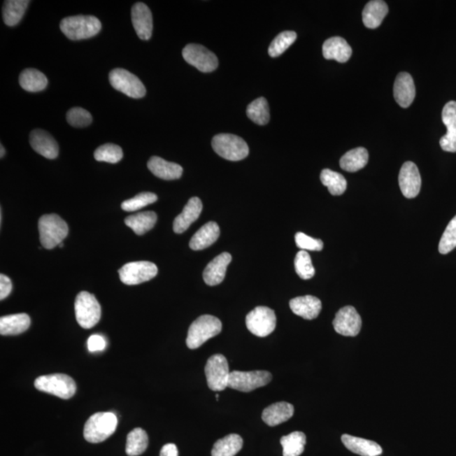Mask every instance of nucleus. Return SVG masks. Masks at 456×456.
Masks as SVG:
<instances>
[{
  "instance_id": "obj_1",
  "label": "nucleus",
  "mask_w": 456,
  "mask_h": 456,
  "mask_svg": "<svg viewBox=\"0 0 456 456\" xmlns=\"http://www.w3.org/2000/svg\"><path fill=\"white\" fill-rule=\"evenodd\" d=\"M60 29L69 39L83 40L99 34L101 24L93 15L69 16L60 22Z\"/></svg>"
},
{
  "instance_id": "obj_2",
  "label": "nucleus",
  "mask_w": 456,
  "mask_h": 456,
  "mask_svg": "<svg viewBox=\"0 0 456 456\" xmlns=\"http://www.w3.org/2000/svg\"><path fill=\"white\" fill-rule=\"evenodd\" d=\"M40 242L46 250H52L67 237L69 227L59 215L48 214L39 219Z\"/></svg>"
},
{
  "instance_id": "obj_3",
  "label": "nucleus",
  "mask_w": 456,
  "mask_h": 456,
  "mask_svg": "<svg viewBox=\"0 0 456 456\" xmlns=\"http://www.w3.org/2000/svg\"><path fill=\"white\" fill-rule=\"evenodd\" d=\"M222 324L218 318L205 315L199 316L191 324L186 344L190 349H197L218 334L221 333Z\"/></svg>"
},
{
  "instance_id": "obj_4",
  "label": "nucleus",
  "mask_w": 456,
  "mask_h": 456,
  "mask_svg": "<svg viewBox=\"0 0 456 456\" xmlns=\"http://www.w3.org/2000/svg\"><path fill=\"white\" fill-rule=\"evenodd\" d=\"M117 426V418L113 413H97L92 415L84 427L85 441L92 443H101L113 434Z\"/></svg>"
},
{
  "instance_id": "obj_5",
  "label": "nucleus",
  "mask_w": 456,
  "mask_h": 456,
  "mask_svg": "<svg viewBox=\"0 0 456 456\" xmlns=\"http://www.w3.org/2000/svg\"><path fill=\"white\" fill-rule=\"evenodd\" d=\"M35 387L40 392L54 394L64 400L74 397L76 392L75 380L64 373L40 376L35 380Z\"/></svg>"
},
{
  "instance_id": "obj_6",
  "label": "nucleus",
  "mask_w": 456,
  "mask_h": 456,
  "mask_svg": "<svg viewBox=\"0 0 456 456\" xmlns=\"http://www.w3.org/2000/svg\"><path fill=\"white\" fill-rule=\"evenodd\" d=\"M211 145L220 157L228 161H241L250 153L246 142L235 134H218L213 138Z\"/></svg>"
},
{
  "instance_id": "obj_7",
  "label": "nucleus",
  "mask_w": 456,
  "mask_h": 456,
  "mask_svg": "<svg viewBox=\"0 0 456 456\" xmlns=\"http://www.w3.org/2000/svg\"><path fill=\"white\" fill-rule=\"evenodd\" d=\"M75 311L77 322L84 329H91L99 322L101 306L95 296L81 292L76 297Z\"/></svg>"
},
{
  "instance_id": "obj_8",
  "label": "nucleus",
  "mask_w": 456,
  "mask_h": 456,
  "mask_svg": "<svg viewBox=\"0 0 456 456\" xmlns=\"http://www.w3.org/2000/svg\"><path fill=\"white\" fill-rule=\"evenodd\" d=\"M205 373L207 385L213 392H222L228 387L231 372L227 358L222 354H215L209 358Z\"/></svg>"
},
{
  "instance_id": "obj_9",
  "label": "nucleus",
  "mask_w": 456,
  "mask_h": 456,
  "mask_svg": "<svg viewBox=\"0 0 456 456\" xmlns=\"http://www.w3.org/2000/svg\"><path fill=\"white\" fill-rule=\"evenodd\" d=\"M109 81L114 89L132 99H141L145 95L146 90L141 80L124 69H114L110 72Z\"/></svg>"
},
{
  "instance_id": "obj_10",
  "label": "nucleus",
  "mask_w": 456,
  "mask_h": 456,
  "mask_svg": "<svg viewBox=\"0 0 456 456\" xmlns=\"http://www.w3.org/2000/svg\"><path fill=\"white\" fill-rule=\"evenodd\" d=\"M271 380V373L264 370L250 372L233 371L230 373L228 387L238 392H251L260 387L266 386Z\"/></svg>"
},
{
  "instance_id": "obj_11",
  "label": "nucleus",
  "mask_w": 456,
  "mask_h": 456,
  "mask_svg": "<svg viewBox=\"0 0 456 456\" xmlns=\"http://www.w3.org/2000/svg\"><path fill=\"white\" fill-rule=\"evenodd\" d=\"M246 327L252 334L266 337L275 331L276 317L274 311L268 307H256L246 316Z\"/></svg>"
},
{
  "instance_id": "obj_12",
  "label": "nucleus",
  "mask_w": 456,
  "mask_h": 456,
  "mask_svg": "<svg viewBox=\"0 0 456 456\" xmlns=\"http://www.w3.org/2000/svg\"><path fill=\"white\" fill-rule=\"evenodd\" d=\"M156 264L149 262H136L124 264L119 271L121 282L129 286L141 284L157 275Z\"/></svg>"
},
{
  "instance_id": "obj_13",
  "label": "nucleus",
  "mask_w": 456,
  "mask_h": 456,
  "mask_svg": "<svg viewBox=\"0 0 456 456\" xmlns=\"http://www.w3.org/2000/svg\"><path fill=\"white\" fill-rule=\"evenodd\" d=\"M183 57L187 63L204 73L213 72L218 67V57L199 44H188L183 50Z\"/></svg>"
},
{
  "instance_id": "obj_14",
  "label": "nucleus",
  "mask_w": 456,
  "mask_h": 456,
  "mask_svg": "<svg viewBox=\"0 0 456 456\" xmlns=\"http://www.w3.org/2000/svg\"><path fill=\"white\" fill-rule=\"evenodd\" d=\"M333 327L341 336H356L361 331L362 319L355 308L345 306L336 313Z\"/></svg>"
},
{
  "instance_id": "obj_15",
  "label": "nucleus",
  "mask_w": 456,
  "mask_h": 456,
  "mask_svg": "<svg viewBox=\"0 0 456 456\" xmlns=\"http://www.w3.org/2000/svg\"><path fill=\"white\" fill-rule=\"evenodd\" d=\"M399 185L403 195L407 199L417 197L420 192L422 180L416 164L406 162L401 166L399 174Z\"/></svg>"
},
{
  "instance_id": "obj_16",
  "label": "nucleus",
  "mask_w": 456,
  "mask_h": 456,
  "mask_svg": "<svg viewBox=\"0 0 456 456\" xmlns=\"http://www.w3.org/2000/svg\"><path fill=\"white\" fill-rule=\"evenodd\" d=\"M131 20L136 34L142 40L152 38L153 19L152 11L144 3H134L131 10Z\"/></svg>"
},
{
  "instance_id": "obj_17",
  "label": "nucleus",
  "mask_w": 456,
  "mask_h": 456,
  "mask_svg": "<svg viewBox=\"0 0 456 456\" xmlns=\"http://www.w3.org/2000/svg\"><path fill=\"white\" fill-rule=\"evenodd\" d=\"M442 120L447 128V133L443 136L439 144L447 152H456V101H450L445 105L442 111Z\"/></svg>"
},
{
  "instance_id": "obj_18",
  "label": "nucleus",
  "mask_w": 456,
  "mask_h": 456,
  "mask_svg": "<svg viewBox=\"0 0 456 456\" xmlns=\"http://www.w3.org/2000/svg\"><path fill=\"white\" fill-rule=\"evenodd\" d=\"M30 144L32 149L48 159H55L59 156V145L54 137L43 129H34L30 134Z\"/></svg>"
},
{
  "instance_id": "obj_19",
  "label": "nucleus",
  "mask_w": 456,
  "mask_h": 456,
  "mask_svg": "<svg viewBox=\"0 0 456 456\" xmlns=\"http://www.w3.org/2000/svg\"><path fill=\"white\" fill-rule=\"evenodd\" d=\"M394 97L401 108H408L416 97V88L412 76L401 72L397 77L394 84Z\"/></svg>"
},
{
  "instance_id": "obj_20",
  "label": "nucleus",
  "mask_w": 456,
  "mask_h": 456,
  "mask_svg": "<svg viewBox=\"0 0 456 456\" xmlns=\"http://www.w3.org/2000/svg\"><path fill=\"white\" fill-rule=\"evenodd\" d=\"M231 262L229 253L219 255L207 264L204 271L203 278L208 286H217L225 278L228 264Z\"/></svg>"
},
{
  "instance_id": "obj_21",
  "label": "nucleus",
  "mask_w": 456,
  "mask_h": 456,
  "mask_svg": "<svg viewBox=\"0 0 456 456\" xmlns=\"http://www.w3.org/2000/svg\"><path fill=\"white\" fill-rule=\"evenodd\" d=\"M202 209L203 205L201 199L197 197L191 198L182 213L174 220V233L177 234L185 233L191 224L199 218Z\"/></svg>"
},
{
  "instance_id": "obj_22",
  "label": "nucleus",
  "mask_w": 456,
  "mask_h": 456,
  "mask_svg": "<svg viewBox=\"0 0 456 456\" xmlns=\"http://www.w3.org/2000/svg\"><path fill=\"white\" fill-rule=\"evenodd\" d=\"M289 305L295 315L308 320L316 319L322 309L321 301L316 297L311 295L293 299Z\"/></svg>"
},
{
  "instance_id": "obj_23",
  "label": "nucleus",
  "mask_w": 456,
  "mask_h": 456,
  "mask_svg": "<svg viewBox=\"0 0 456 456\" xmlns=\"http://www.w3.org/2000/svg\"><path fill=\"white\" fill-rule=\"evenodd\" d=\"M352 54V48L341 36H334L323 44L325 59L336 60L339 63L348 62Z\"/></svg>"
},
{
  "instance_id": "obj_24",
  "label": "nucleus",
  "mask_w": 456,
  "mask_h": 456,
  "mask_svg": "<svg viewBox=\"0 0 456 456\" xmlns=\"http://www.w3.org/2000/svg\"><path fill=\"white\" fill-rule=\"evenodd\" d=\"M148 166L155 176L164 180L180 178L183 174V168L180 165L166 161L159 157H150Z\"/></svg>"
},
{
  "instance_id": "obj_25",
  "label": "nucleus",
  "mask_w": 456,
  "mask_h": 456,
  "mask_svg": "<svg viewBox=\"0 0 456 456\" xmlns=\"http://www.w3.org/2000/svg\"><path fill=\"white\" fill-rule=\"evenodd\" d=\"M294 414V407L290 403L278 402L266 407L262 413V419L267 425L278 426L287 422Z\"/></svg>"
},
{
  "instance_id": "obj_26",
  "label": "nucleus",
  "mask_w": 456,
  "mask_h": 456,
  "mask_svg": "<svg viewBox=\"0 0 456 456\" xmlns=\"http://www.w3.org/2000/svg\"><path fill=\"white\" fill-rule=\"evenodd\" d=\"M341 441L350 451L361 456H378L382 454V448L377 443L368 439L342 435Z\"/></svg>"
},
{
  "instance_id": "obj_27",
  "label": "nucleus",
  "mask_w": 456,
  "mask_h": 456,
  "mask_svg": "<svg viewBox=\"0 0 456 456\" xmlns=\"http://www.w3.org/2000/svg\"><path fill=\"white\" fill-rule=\"evenodd\" d=\"M220 236V228L218 224L215 222H210L205 224L201 229H199L190 242V247L193 250H202L208 248L217 240Z\"/></svg>"
},
{
  "instance_id": "obj_28",
  "label": "nucleus",
  "mask_w": 456,
  "mask_h": 456,
  "mask_svg": "<svg viewBox=\"0 0 456 456\" xmlns=\"http://www.w3.org/2000/svg\"><path fill=\"white\" fill-rule=\"evenodd\" d=\"M31 325L27 313H16L0 318V334L2 336H16L27 331Z\"/></svg>"
},
{
  "instance_id": "obj_29",
  "label": "nucleus",
  "mask_w": 456,
  "mask_h": 456,
  "mask_svg": "<svg viewBox=\"0 0 456 456\" xmlns=\"http://www.w3.org/2000/svg\"><path fill=\"white\" fill-rule=\"evenodd\" d=\"M388 12L389 8L385 2L381 0H373L364 7L362 11V22L369 29H376L381 25Z\"/></svg>"
},
{
  "instance_id": "obj_30",
  "label": "nucleus",
  "mask_w": 456,
  "mask_h": 456,
  "mask_svg": "<svg viewBox=\"0 0 456 456\" xmlns=\"http://www.w3.org/2000/svg\"><path fill=\"white\" fill-rule=\"evenodd\" d=\"M369 162V152L367 149L357 148L349 150L341 158L340 166L341 169L349 173H355L364 168Z\"/></svg>"
},
{
  "instance_id": "obj_31",
  "label": "nucleus",
  "mask_w": 456,
  "mask_h": 456,
  "mask_svg": "<svg viewBox=\"0 0 456 456\" xmlns=\"http://www.w3.org/2000/svg\"><path fill=\"white\" fill-rule=\"evenodd\" d=\"M157 221V215L154 211H145L129 215L125 218L124 223L137 235H143L152 230Z\"/></svg>"
},
{
  "instance_id": "obj_32",
  "label": "nucleus",
  "mask_w": 456,
  "mask_h": 456,
  "mask_svg": "<svg viewBox=\"0 0 456 456\" xmlns=\"http://www.w3.org/2000/svg\"><path fill=\"white\" fill-rule=\"evenodd\" d=\"M19 83L25 91L38 92L47 87L48 81L42 72L35 69H27L20 73Z\"/></svg>"
},
{
  "instance_id": "obj_33",
  "label": "nucleus",
  "mask_w": 456,
  "mask_h": 456,
  "mask_svg": "<svg viewBox=\"0 0 456 456\" xmlns=\"http://www.w3.org/2000/svg\"><path fill=\"white\" fill-rule=\"evenodd\" d=\"M243 439L240 435L231 434L215 443L211 455L234 456L243 448Z\"/></svg>"
},
{
  "instance_id": "obj_34",
  "label": "nucleus",
  "mask_w": 456,
  "mask_h": 456,
  "mask_svg": "<svg viewBox=\"0 0 456 456\" xmlns=\"http://www.w3.org/2000/svg\"><path fill=\"white\" fill-rule=\"evenodd\" d=\"M27 0H7L3 3V19L7 26L14 27L22 20L29 6Z\"/></svg>"
},
{
  "instance_id": "obj_35",
  "label": "nucleus",
  "mask_w": 456,
  "mask_h": 456,
  "mask_svg": "<svg viewBox=\"0 0 456 456\" xmlns=\"http://www.w3.org/2000/svg\"><path fill=\"white\" fill-rule=\"evenodd\" d=\"M283 448V456H299L304 453L306 445V436L302 432H292L280 439Z\"/></svg>"
},
{
  "instance_id": "obj_36",
  "label": "nucleus",
  "mask_w": 456,
  "mask_h": 456,
  "mask_svg": "<svg viewBox=\"0 0 456 456\" xmlns=\"http://www.w3.org/2000/svg\"><path fill=\"white\" fill-rule=\"evenodd\" d=\"M148 446V436L146 432L140 427L134 429L128 434L126 443V453L129 456L143 454Z\"/></svg>"
},
{
  "instance_id": "obj_37",
  "label": "nucleus",
  "mask_w": 456,
  "mask_h": 456,
  "mask_svg": "<svg viewBox=\"0 0 456 456\" xmlns=\"http://www.w3.org/2000/svg\"><path fill=\"white\" fill-rule=\"evenodd\" d=\"M320 180L332 195H341L347 190L348 183L345 178L341 173L331 169H324L321 172Z\"/></svg>"
},
{
  "instance_id": "obj_38",
  "label": "nucleus",
  "mask_w": 456,
  "mask_h": 456,
  "mask_svg": "<svg viewBox=\"0 0 456 456\" xmlns=\"http://www.w3.org/2000/svg\"><path fill=\"white\" fill-rule=\"evenodd\" d=\"M247 116L259 125H266L270 121V109L264 97L252 101L247 108Z\"/></svg>"
},
{
  "instance_id": "obj_39",
  "label": "nucleus",
  "mask_w": 456,
  "mask_h": 456,
  "mask_svg": "<svg viewBox=\"0 0 456 456\" xmlns=\"http://www.w3.org/2000/svg\"><path fill=\"white\" fill-rule=\"evenodd\" d=\"M296 39L297 34L295 31H286L282 32L272 41L270 48H269V55L272 58H276V57L282 55L288 48L292 46Z\"/></svg>"
},
{
  "instance_id": "obj_40",
  "label": "nucleus",
  "mask_w": 456,
  "mask_h": 456,
  "mask_svg": "<svg viewBox=\"0 0 456 456\" xmlns=\"http://www.w3.org/2000/svg\"><path fill=\"white\" fill-rule=\"evenodd\" d=\"M123 156V150L120 146L114 144L101 145L94 152L97 161L108 162V164H117L121 161Z\"/></svg>"
},
{
  "instance_id": "obj_41",
  "label": "nucleus",
  "mask_w": 456,
  "mask_h": 456,
  "mask_svg": "<svg viewBox=\"0 0 456 456\" xmlns=\"http://www.w3.org/2000/svg\"><path fill=\"white\" fill-rule=\"evenodd\" d=\"M295 271L300 278L309 280L315 274L311 255L307 251L301 250L297 254L294 260Z\"/></svg>"
},
{
  "instance_id": "obj_42",
  "label": "nucleus",
  "mask_w": 456,
  "mask_h": 456,
  "mask_svg": "<svg viewBox=\"0 0 456 456\" xmlns=\"http://www.w3.org/2000/svg\"><path fill=\"white\" fill-rule=\"evenodd\" d=\"M157 195L150 192H143L136 195L132 199H127L121 204V208L125 211H136L143 208L157 201Z\"/></svg>"
},
{
  "instance_id": "obj_43",
  "label": "nucleus",
  "mask_w": 456,
  "mask_h": 456,
  "mask_svg": "<svg viewBox=\"0 0 456 456\" xmlns=\"http://www.w3.org/2000/svg\"><path fill=\"white\" fill-rule=\"evenodd\" d=\"M456 248V215L451 220L443 233L439 244V251L441 255L449 254Z\"/></svg>"
},
{
  "instance_id": "obj_44",
  "label": "nucleus",
  "mask_w": 456,
  "mask_h": 456,
  "mask_svg": "<svg viewBox=\"0 0 456 456\" xmlns=\"http://www.w3.org/2000/svg\"><path fill=\"white\" fill-rule=\"evenodd\" d=\"M67 121L73 127H87L92 122V114L83 108H73L67 113Z\"/></svg>"
},
{
  "instance_id": "obj_45",
  "label": "nucleus",
  "mask_w": 456,
  "mask_h": 456,
  "mask_svg": "<svg viewBox=\"0 0 456 456\" xmlns=\"http://www.w3.org/2000/svg\"><path fill=\"white\" fill-rule=\"evenodd\" d=\"M295 242L297 246L302 250L321 251L324 247L322 240L309 237L304 233L296 234Z\"/></svg>"
},
{
  "instance_id": "obj_46",
  "label": "nucleus",
  "mask_w": 456,
  "mask_h": 456,
  "mask_svg": "<svg viewBox=\"0 0 456 456\" xmlns=\"http://www.w3.org/2000/svg\"><path fill=\"white\" fill-rule=\"evenodd\" d=\"M106 341L103 336L99 335H92L89 337L87 341V348L90 352H95L103 351L106 348Z\"/></svg>"
},
{
  "instance_id": "obj_47",
  "label": "nucleus",
  "mask_w": 456,
  "mask_h": 456,
  "mask_svg": "<svg viewBox=\"0 0 456 456\" xmlns=\"http://www.w3.org/2000/svg\"><path fill=\"white\" fill-rule=\"evenodd\" d=\"M12 291L11 280L6 275H0V299L3 300Z\"/></svg>"
},
{
  "instance_id": "obj_48",
  "label": "nucleus",
  "mask_w": 456,
  "mask_h": 456,
  "mask_svg": "<svg viewBox=\"0 0 456 456\" xmlns=\"http://www.w3.org/2000/svg\"><path fill=\"white\" fill-rule=\"evenodd\" d=\"M160 456H178V450L174 443H166L161 450Z\"/></svg>"
},
{
  "instance_id": "obj_49",
  "label": "nucleus",
  "mask_w": 456,
  "mask_h": 456,
  "mask_svg": "<svg viewBox=\"0 0 456 456\" xmlns=\"http://www.w3.org/2000/svg\"><path fill=\"white\" fill-rule=\"evenodd\" d=\"M0 148H1V154H0V157H1V158H2L3 156H5L6 150H5V148H3V145H1V146H0Z\"/></svg>"
},
{
  "instance_id": "obj_50",
  "label": "nucleus",
  "mask_w": 456,
  "mask_h": 456,
  "mask_svg": "<svg viewBox=\"0 0 456 456\" xmlns=\"http://www.w3.org/2000/svg\"><path fill=\"white\" fill-rule=\"evenodd\" d=\"M59 246L60 248H63V246H64L63 243H60Z\"/></svg>"
}]
</instances>
